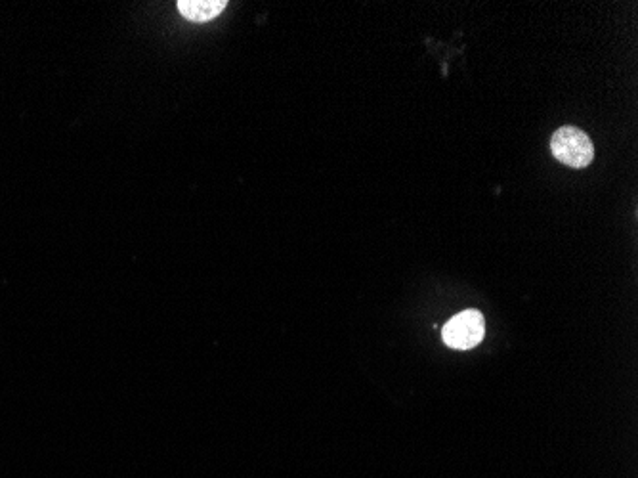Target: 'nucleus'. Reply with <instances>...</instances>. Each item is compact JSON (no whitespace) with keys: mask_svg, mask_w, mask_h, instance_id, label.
Masks as SVG:
<instances>
[{"mask_svg":"<svg viewBox=\"0 0 638 478\" xmlns=\"http://www.w3.org/2000/svg\"><path fill=\"white\" fill-rule=\"evenodd\" d=\"M486 335V322L478 310H465L453 316L442 331L447 347L468 350L482 343Z\"/></svg>","mask_w":638,"mask_h":478,"instance_id":"nucleus-2","label":"nucleus"},{"mask_svg":"<svg viewBox=\"0 0 638 478\" xmlns=\"http://www.w3.org/2000/svg\"><path fill=\"white\" fill-rule=\"evenodd\" d=\"M554 159L572 169H585L595 159V146L591 138L575 127H562L551 138Z\"/></svg>","mask_w":638,"mask_h":478,"instance_id":"nucleus-1","label":"nucleus"},{"mask_svg":"<svg viewBox=\"0 0 638 478\" xmlns=\"http://www.w3.org/2000/svg\"><path fill=\"white\" fill-rule=\"evenodd\" d=\"M228 6L226 0H180L178 10L180 14L195 23L211 22L218 18L224 8Z\"/></svg>","mask_w":638,"mask_h":478,"instance_id":"nucleus-3","label":"nucleus"}]
</instances>
